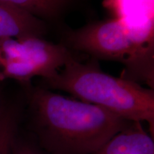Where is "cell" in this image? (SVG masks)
Here are the masks:
<instances>
[{"mask_svg":"<svg viewBox=\"0 0 154 154\" xmlns=\"http://www.w3.org/2000/svg\"><path fill=\"white\" fill-rule=\"evenodd\" d=\"M83 0H0L49 23L59 22Z\"/></svg>","mask_w":154,"mask_h":154,"instance_id":"obj_7","label":"cell"},{"mask_svg":"<svg viewBox=\"0 0 154 154\" xmlns=\"http://www.w3.org/2000/svg\"><path fill=\"white\" fill-rule=\"evenodd\" d=\"M6 103H7V101L5 100V98L3 95L2 91V90L0 89V115H1L2 112Z\"/></svg>","mask_w":154,"mask_h":154,"instance_id":"obj_10","label":"cell"},{"mask_svg":"<svg viewBox=\"0 0 154 154\" xmlns=\"http://www.w3.org/2000/svg\"><path fill=\"white\" fill-rule=\"evenodd\" d=\"M42 86L65 91L126 120L145 121L154 138V90L134 81L106 74L96 59L83 63L72 57L57 74L43 79Z\"/></svg>","mask_w":154,"mask_h":154,"instance_id":"obj_2","label":"cell"},{"mask_svg":"<svg viewBox=\"0 0 154 154\" xmlns=\"http://www.w3.org/2000/svg\"><path fill=\"white\" fill-rule=\"evenodd\" d=\"M22 116L23 108L20 103L7 101L0 115V154H11Z\"/></svg>","mask_w":154,"mask_h":154,"instance_id":"obj_8","label":"cell"},{"mask_svg":"<svg viewBox=\"0 0 154 154\" xmlns=\"http://www.w3.org/2000/svg\"><path fill=\"white\" fill-rule=\"evenodd\" d=\"M48 25L22 9L0 2V39L26 36L42 37Z\"/></svg>","mask_w":154,"mask_h":154,"instance_id":"obj_5","label":"cell"},{"mask_svg":"<svg viewBox=\"0 0 154 154\" xmlns=\"http://www.w3.org/2000/svg\"><path fill=\"white\" fill-rule=\"evenodd\" d=\"M11 154H49L38 145L29 131L21 132L19 129L14 141Z\"/></svg>","mask_w":154,"mask_h":154,"instance_id":"obj_9","label":"cell"},{"mask_svg":"<svg viewBox=\"0 0 154 154\" xmlns=\"http://www.w3.org/2000/svg\"><path fill=\"white\" fill-rule=\"evenodd\" d=\"M72 57V51L62 43L54 44L38 36L0 39L2 76L18 80L24 86L30 84L34 76L53 77Z\"/></svg>","mask_w":154,"mask_h":154,"instance_id":"obj_4","label":"cell"},{"mask_svg":"<svg viewBox=\"0 0 154 154\" xmlns=\"http://www.w3.org/2000/svg\"><path fill=\"white\" fill-rule=\"evenodd\" d=\"M91 154H154V138L141 122L133 121Z\"/></svg>","mask_w":154,"mask_h":154,"instance_id":"obj_6","label":"cell"},{"mask_svg":"<svg viewBox=\"0 0 154 154\" xmlns=\"http://www.w3.org/2000/svg\"><path fill=\"white\" fill-rule=\"evenodd\" d=\"M63 44L96 60L126 66L125 79L144 81L153 89V20L135 24L125 17L89 23L63 32Z\"/></svg>","mask_w":154,"mask_h":154,"instance_id":"obj_3","label":"cell"},{"mask_svg":"<svg viewBox=\"0 0 154 154\" xmlns=\"http://www.w3.org/2000/svg\"><path fill=\"white\" fill-rule=\"evenodd\" d=\"M24 86L27 131L49 154H91L133 122L42 86Z\"/></svg>","mask_w":154,"mask_h":154,"instance_id":"obj_1","label":"cell"}]
</instances>
